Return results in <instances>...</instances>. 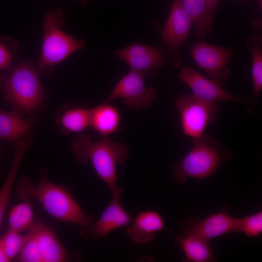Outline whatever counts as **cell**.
<instances>
[{"instance_id":"1","label":"cell","mask_w":262,"mask_h":262,"mask_svg":"<svg viewBox=\"0 0 262 262\" xmlns=\"http://www.w3.org/2000/svg\"><path fill=\"white\" fill-rule=\"evenodd\" d=\"M16 192L24 201L35 199L49 214L61 221L85 228L94 219L92 215L85 214L67 187L55 184L45 177H42L37 185L28 177L21 178Z\"/></svg>"},{"instance_id":"2","label":"cell","mask_w":262,"mask_h":262,"mask_svg":"<svg viewBox=\"0 0 262 262\" xmlns=\"http://www.w3.org/2000/svg\"><path fill=\"white\" fill-rule=\"evenodd\" d=\"M71 147L79 163L91 162L112 194L122 189L117 187L116 165L123 164L127 159L128 148L126 144L113 141L108 136L94 142L89 136L81 134L73 141Z\"/></svg>"},{"instance_id":"3","label":"cell","mask_w":262,"mask_h":262,"mask_svg":"<svg viewBox=\"0 0 262 262\" xmlns=\"http://www.w3.org/2000/svg\"><path fill=\"white\" fill-rule=\"evenodd\" d=\"M193 140L192 149L173 164V179L177 183H185L189 178L205 179L232 157L228 148L209 134Z\"/></svg>"},{"instance_id":"4","label":"cell","mask_w":262,"mask_h":262,"mask_svg":"<svg viewBox=\"0 0 262 262\" xmlns=\"http://www.w3.org/2000/svg\"><path fill=\"white\" fill-rule=\"evenodd\" d=\"M0 86L6 101L18 112H32L42 100L38 71L29 63L17 65L7 75L0 74Z\"/></svg>"},{"instance_id":"5","label":"cell","mask_w":262,"mask_h":262,"mask_svg":"<svg viewBox=\"0 0 262 262\" xmlns=\"http://www.w3.org/2000/svg\"><path fill=\"white\" fill-rule=\"evenodd\" d=\"M64 21V13L59 8L55 7L46 15L42 50L38 61V72L51 68L83 47V40H77L61 30L60 27Z\"/></svg>"},{"instance_id":"6","label":"cell","mask_w":262,"mask_h":262,"mask_svg":"<svg viewBox=\"0 0 262 262\" xmlns=\"http://www.w3.org/2000/svg\"><path fill=\"white\" fill-rule=\"evenodd\" d=\"M175 105L183 132L193 140L204 134L206 128L215 122L220 111L217 103L205 100L193 93L180 95Z\"/></svg>"},{"instance_id":"7","label":"cell","mask_w":262,"mask_h":262,"mask_svg":"<svg viewBox=\"0 0 262 262\" xmlns=\"http://www.w3.org/2000/svg\"><path fill=\"white\" fill-rule=\"evenodd\" d=\"M193 21L184 10L181 0H173L168 18L162 29V40L168 58L175 67L181 65L180 47L186 41Z\"/></svg>"},{"instance_id":"8","label":"cell","mask_w":262,"mask_h":262,"mask_svg":"<svg viewBox=\"0 0 262 262\" xmlns=\"http://www.w3.org/2000/svg\"><path fill=\"white\" fill-rule=\"evenodd\" d=\"M233 49L198 42L190 50L196 65L205 72L209 79L222 87L230 76L228 65L232 59Z\"/></svg>"},{"instance_id":"9","label":"cell","mask_w":262,"mask_h":262,"mask_svg":"<svg viewBox=\"0 0 262 262\" xmlns=\"http://www.w3.org/2000/svg\"><path fill=\"white\" fill-rule=\"evenodd\" d=\"M113 53L127 64L131 69L148 79L155 76L167 57L165 49L135 42Z\"/></svg>"},{"instance_id":"10","label":"cell","mask_w":262,"mask_h":262,"mask_svg":"<svg viewBox=\"0 0 262 262\" xmlns=\"http://www.w3.org/2000/svg\"><path fill=\"white\" fill-rule=\"evenodd\" d=\"M157 96V93L153 88L146 86L143 77L131 69L117 82L103 102L110 103L121 98L124 104L128 107L144 110L152 104Z\"/></svg>"},{"instance_id":"11","label":"cell","mask_w":262,"mask_h":262,"mask_svg":"<svg viewBox=\"0 0 262 262\" xmlns=\"http://www.w3.org/2000/svg\"><path fill=\"white\" fill-rule=\"evenodd\" d=\"M236 218L231 216L227 207L220 212L212 213L205 219L188 217L182 223L183 233H191L207 241L224 234L235 232Z\"/></svg>"},{"instance_id":"12","label":"cell","mask_w":262,"mask_h":262,"mask_svg":"<svg viewBox=\"0 0 262 262\" xmlns=\"http://www.w3.org/2000/svg\"><path fill=\"white\" fill-rule=\"evenodd\" d=\"M180 80L187 85L196 96L205 100L216 102L231 101L245 103L249 99L231 94L221 86L208 79L191 67H184L178 75Z\"/></svg>"},{"instance_id":"13","label":"cell","mask_w":262,"mask_h":262,"mask_svg":"<svg viewBox=\"0 0 262 262\" xmlns=\"http://www.w3.org/2000/svg\"><path fill=\"white\" fill-rule=\"evenodd\" d=\"M123 191L121 189L112 194L111 200L99 218L87 227L88 229L85 232H82L84 235L92 239H98L131 223V216L122 206L120 200Z\"/></svg>"},{"instance_id":"14","label":"cell","mask_w":262,"mask_h":262,"mask_svg":"<svg viewBox=\"0 0 262 262\" xmlns=\"http://www.w3.org/2000/svg\"><path fill=\"white\" fill-rule=\"evenodd\" d=\"M126 230L128 237L136 244L148 243L155 234L164 229V219L157 211H141Z\"/></svg>"},{"instance_id":"15","label":"cell","mask_w":262,"mask_h":262,"mask_svg":"<svg viewBox=\"0 0 262 262\" xmlns=\"http://www.w3.org/2000/svg\"><path fill=\"white\" fill-rule=\"evenodd\" d=\"M34 232L43 262H63L69 259L68 252L60 243L53 230L42 221L35 223Z\"/></svg>"},{"instance_id":"16","label":"cell","mask_w":262,"mask_h":262,"mask_svg":"<svg viewBox=\"0 0 262 262\" xmlns=\"http://www.w3.org/2000/svg\"><path fill=\"white\" fill-rule=\"evenodd\" d=\"M208 241L191 233H181L175 236L174 245L185 254L183 262H213L217 261Z\"/></svg>"},{"instance_id":"17","label":"cell","mask_w":262,"mask_h":262,"mask_svg":"<svg viewBox=\"0 0 262 262\" xmlns=\"http://www.w3.org/2000/svg\"><path fill=\"white\" fill-rule=\"evenodd\" d=\"M120 120L119 111L109 103L103 102L89 109V127L103 136H108L116 131Z\"/></svg>"},{"instance_id":"18","label":"cell","mask_w":262,"mask_h":262,"mask_svg":"<svg viewBox=\"0 0 262 262\" xmlns=\"http://www.w3.org/2000/svg\"><path fill=\"white\" fill-rule=\"evenodd\" d=\"M183 7L194 23L196 36L204 39L213 30L214 14L206 0H181Z\"/></svg>"},{"instance_id":"19","label":"cell","mask_w":262,"mask_h":262,"mask_svg":"<svg viewBox=\"0 0 262 262\" xmlns=\"http://www.w3.org/2000/svg\"><path fill=\"white\" fill-rule=\"evenodd\" d=\"M32 127L31 122L23 118L17 111L0 109V139L17 141L27 135Z\"/></svg>"},{"instance_id":"20","label":"cell","mask_w":262,"mask_h":262,"mask_svg":"<svg viewBox=\"0 0 262 262\" xmlns=\"http://www.w3.org/2000/svg\"><path fill=\"white\" fill-rule=\"evenodd\" d=\"M28 134L16 144V151L9 174L0 190V227L7 209L14 182L24 155L32 143Z\"/></svg>"},{"instance_id":"21","label":"cell","mask_w":262,"mask_h":262,"mask_svg":"<svg viewBox=\"0 0 262 262\" xmlns=\"http://www.w3.org/2000/svg\"><path fill=\"white\" fill-rule=\"evenodd\" d=\"M246 45L252 58L251 76L254 95L258 97L262 90V37L255 33L248 37Z\"/></svg>"},{"instance_id":"22","label":"cell","mask_w":262,"mask_h":262,"mask_svg":"<svg viewBox=\"0 0 262 262\" xmlns=\"http://www.w3.org/2000/svg\"><path fill=\"white\" fill-rule=\"evenodd\" d=\"M34 224L33 210L29 201L16 205L9 213V229L20 233L29 231Z\"/></svg>"},{"instance_id":"23","label":"cell","mask_w":262,"mask_h":262,"mask_svg":"<svg viewBox=\"0 0 262 262\" xmlns=\"http://www.w3.org/2000/svg\"><path fill=\"white\" fill-rule=\"evenodd\" d=\"M60 122L65 131L69 132H80L89 127V109H70L62 115Z\"/></svg>"},{"instance_id":"24","label":"cell","mask_w":262,"mask_h":262,"mask_svg":"<svg viewBox=\"0 0 262 262\" xmlns=\"http://www.w3.org/2000/svg\"><path fill=\"white\" fill-rule=\"evenodd\" d=\"M235 232H241L249 238L259 237L262 232V211L236 218Z\"/></svg>"},{"instance_id":"25","label":"cell","mask_w":262,"mask_h":262,"mask_svg":"<svg viewBox=\"0 0 262 262\" xmlns=\"http://www.w3.org/2000/svg\"><path fill=\"white\" fill-rule=\"evenodd\" d=\"M17 259L21 262H43L33 228L25 235L24 242Z\"/></svg>"},{"instance_id":"26","label":"cell","mask_w":262,"mask_h":262,"mask_svg":"<svg viewBox=\"0 0 262 262\" xmlns=\"http://www.w3.org/2000/svg\"><path fill=\"white\" fill-rule=\"evenodd\" d=\"M24 238L19 232L10 229L0 238V246L9 261L18 255Z\"/></svg>"},{"instance_id":"27","label":"cell","mask_w":262,"mask_h":262,"mask_svg":"<svg viewBox=\"0 0 262 262\" xmlns=\"http://www.w3.org/2000/svg\"><path fill=\"white\" fill-rule=\"evenodd\" d=\"M17 45L12 39L3 37L0 39V69H8L16 56Z\"/></svg>"},{"instance_id":"28","label":"cell","mask_w":262,"mask_h":262,"mask_svg":"<svg viewBox=\"0 0 262 262\" xmlns=\"http://www.w3.org/2000/svg\"><path fill=\"white\" fill-rule=\"evenodd\" d=\"M210 9L213 12L218 8L220 0H206Z\"/></svg>"},{"instance_id":"29","label":"cell","mask_w":262,"mask_h":262,"mask_svg":"<svg viewBox=\"0 0 262 262\" xmlns=\"http://www.w3.org/2000/svg\"><path fill=\"white\" fill-rule=\"evenodd\" d=\"M9 260L7 259L3 251L0 246V262H8Z\"/></svg>"},{"instance_id":"30","label":"cell","mask_w":262,"mask_h":262,"mask_svg":"<svg viewBox=\"0 0 262 262\" xmlns=\"http://www.w3.org/2000/svg\"><path fill=\"white\" fill-rule=\"evenodd\" d=\"M79 1L82 5L85 6L88 5V2L86 0H76Z\"/></svg>"}]
</instances>
